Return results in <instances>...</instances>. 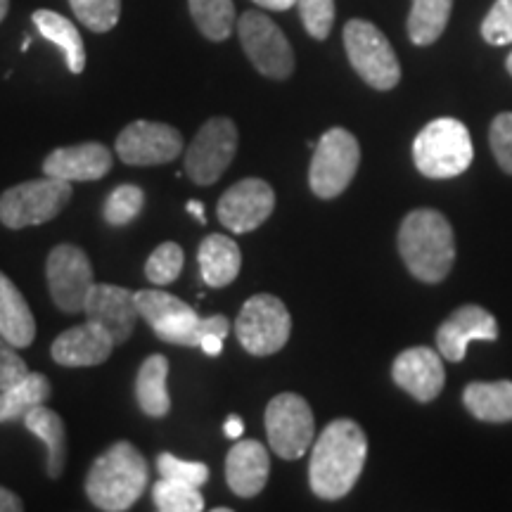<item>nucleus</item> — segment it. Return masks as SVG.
Returning <instances> with one entry per match:
<instances>
[{"instance_id":"4be33fe9","label":"nucleus","mask_w":512,"mask_h":512,"mask_svg":"<svg viewBox=\"0 0 512 512\" xmlns=\"http://www.w3.org/2000/svg\"><path fill=\"white\" fill-rule=\"evenodd\" d=\"M0 335L17 349L31 347L36 339L34 313L24 294L3 271H0Z\"/></svg>"},{"instance_id":"2f4dec72","label":"nucleus","mask_w":512,"mask_h":512,"mask_svg":"<svg viewBox=\"0 0 512 512\" xmlns=\"http://www.w3.org/2000/svg\"><path fill=\"white\" fill-rule=\"evenodd\" d=\"M145 207V192L138 185H119L110 192L105 200L102 214L110 226H126V223L136 221L138 214Z\"/></svg>"},{"instance_id":"f257e3e1","label":"nucleus","mask_w":512,"mask_h":512,"mask_svg":"<svg viewBox=\"0 0 512 512\" xmlns=\"http://www.w3.org/2000/svg\"><path fill=\"white\" fill-rule=\"evenodd\" d=\"M368 458V439L349 418L332 420L311 451L309 484L323 501H339L354 489Z\"/></svg>"},{"instance_id":"c85d7f7f","label":"nucleus","mask_w":512,"mask_h":512,"mask_svg":"<svg viewBox=\"0 0 512 512\" xmlns=\"http://www.w3.org/2000/svg\"><path fill=\"white\" fill-rule=\"evenodd\" d=\"M453 0H413L408 15V38L415 46L425 48L437 43L451 19Z\"/></svg>"},{"instance_id":"20e7f679","label":"nucleus","mask_w":512,"mask_h":512,"mask_svg":"<svg viewBox=\"0 0 512 512\" xmlns=\"http://www.w3.org/2000/svg\"><path fill=\"white\" fill-rule=\"evenodd\" d=\"M136 302L140 318L162 342L176 347H202V339L207 335L228 337L230 323L226 316L200 318L192 306L169 292L140 290L136 292Z\"/></svg>"},{"instance_id":"6ab92c4d","label":"nucleus","mask_w":512,"mask_h":512,"mask_svg":"<svg viewBox=\"0 0 512 512\" xmlns=\"http://www.w3.org/2000/svg\"><path fill=\"white\" fill-rule=\"evenodd\" d=\"M114 347H117V342L110 332L93 320H86V323L60 332L50 347V354H53L55 363L64 368H91L105 363L112 356Z\"/></svg>"},{"instance_id":"c03bdc74","label":"nucleus","mask_w":512,"mask_h":512,"mask_svg":"<svg viewBox=\"0 0 512 512\" xmlns=\"http://www.w3.org/2000/svg\"><path fill=\"white\" fill-rule=\"evenodd\" d=\"M188 211H190V214L195 216V219L200 221V223L207 221V219H204V214H207V211H204V204H202V202H197V200H190V202H188Z\"/></svg>"},{"instance_id":"39448f33","label":"nucleus","mask_w":512,"mask_h":512,"mask_svg":"<svg viewBox=\"0 0 512 512\" xmlns=\"http://www.w3.org/2000/svg\"><path fill=\"white\" fill-rule=\"evenodd\" d=\"M475 145L463 121L441 117L427 124L413 140V162L425 178L446 181L470 169Z\"/></svg>"},{"instance_id":"2eb2a0df","label":"nucleus","mask_w":512,"mask_h":512,"mask_svg":"<svg viewBox=\"0 0 512 512\" xmlns=\"http://www.w3.org/2000/svg\"><path fill=\"white\" fill-rule=\"evenodd\" d=\"M275 209V192L261 178H245L223 192L216 214L230 233H252Z\"/></svg>"},{"instance_id":"1a4fd4ad","label":"nucleus","mask_w":512,"mask_h":512,"mask_svg":"<svg viewBox=\"0 0 512 512\" xmlns=\"http://www.w3.org/2000/svg\"><path fill=\"white\" fill-rule=\"evenodd\" d=\"M235 332L247 354L271 356L278 354L290 339L292 316L273 294H254L240 309Z\"/></svg>"},{"instance_id":"ea45409f","label":"nucleus","mask_w":512,"mask_h":512,"mask_svg":"<svg viewBox=\"0 0 512 512\" xmlns=\"http://www.w3.org/2000/svg\"><path fill=\"white\" fill-rule=\"evenodd\" d=\"M19 510H24L22 498L12 494V491L5 489V486H0V512H19Z\"/></svg>"},{"instance_id":"a19ab883","label":"nucleus","mask_w":512,"mask_h":512,"mask_svg":"<svg viewBox=\"0 0 512 512\" xmlns=\"http://www.w3.org/2000/svg\"><path fill=\"white\" fill-rule=\"evenodd\" d=\"M223 432H226L228 439H240L245 434V422H242L240 415H230V418L223 422Z\"/></svg>"},{"instance_id":"393cba45","label":"nucleus","mask_w":512,"mask_h":512,"mask_svg":"<svg viewBox=\"0 0 512 512\" xmlns=\"http://www.w3.org/2000/svg\"><path fill=\"white\" fill-rule=\"evenodd\" d=\"M169 377V358L164 354H152L138 370L136 399L140 411L150 418H166L171 411V396L166 387Z\"/></svg>"},{"instance_id":"5701e85b","label":"nucleus","mask_w":512,"mask_h":512,"mask_svg":"<svg viewBox=\"0 0 512 512\" xmlns=\"http://www.w3.org/2000/svg\"><path fill=\"white\" fill-rule=\"evenodd\" d=\"M197 261H200L204 283L209 287H226L240 275L242 252L233 238L214 233L202 240Z\"/></svg>"},{"instance_id":"ddd939ff","label":"nucleus","mask_w":512,"mask_h":512,"mask_svg":"<svg viewBox=\"0 0 512 512\" xmlns=\"http://www.w3.org/2000/svg\"><path fill=\"white\" fill-rule=\"evenodd\" d=\"M48 290L55 306L64 313H83L86 297L95 285L93 266L86 252L76 245H57L46 264Z\"/></svg>"},{"instance_id":"a18cd8bd","label":"nucleus","mask_w":512,"mask_h":512,"mask_svg":"<svg viewBox=\"0 0 512 512\" xmlns=\"http://www.w3.org/2000/svg\"><path fill=\"white\" fill-rule=\"evenodd\" d=\"M10 10V0H0V22H3L5 15H8Z\"/></svg>"},{"instance_id":"b1692460","label":"nucleus","mask_w":512,"mask_h":512,"mask_svg":"<svg viewBox=\"0 0 512 512\" xmlns=\"http://www.w3.org/2000/svg\"><path fill=\"white\" fill-rule=\"evenodd\" d=\"M463 403L467 413L482 422H512V382H470L463 392Z\"/></svg>"},{"instance_id":"412c9836","label":"nucleus","mask_w":512,"mask_h":512,"mask_svg":"<svg viewBox=\"0 0 512 512\" xmlns=\"http://www.w3.org/2000/svg\"><path fill=\"white\" fill-rule=\"evenodd\" d=\"M268 472H271V458L259 441L238 439V444L228 451L226 482L235 496H259L268 482Z\"/></svg>"},{"instance_id":"6e6552de","label":"nucleus","mask_w":512,"mask_h":512,"mask_svg":"<svg viewBox=\"0 0 512 512\" xmlns=\"http://www.w3.org/2000/svg\"><path fill=\"white\" fill-rule=\"evenodd\" d=\"M72 200V183L46 176L12 185L0 195V223L12 230L53 221Z\"/></svg>"},{"instance_id":"7ed1b4c3","label":"nucleus","mask_w":512,"mask_h":512,"mask_svg":"<svg viewBox=\"0 0 512 512\" xmlns=\"http://www.w3.org/2000/svg\"><path fill=\"white\" fill-rule=\"evenodd\" d=\"M150 484L145 456L131 441H117L95 460L86 477V494L98 510L124 512L138 503Z\"/></svg>"},{"instance_id":"c9c22d12","label":"nucleus","mask_w":512,"mask_h":512,"mask_svg":"<svg viewBox=\"0 0 512 512\" xmlns=\"http://www.w3.org/2000/svg\"><path fill=\"white\" fill-rule=\"evenodd\" d=\"M157 470L162 479H174L190 486H202L209 479V467L204 463H192V460H181L171 453H159Z\"/></svg>"},{"instance_id":"dca6fc26","label":"nucleus","mask_w":512,"mask_h":512,"mask_svg":"<svg viewBox=\"0 0 512 512\" xmlns=\"http://www.w3.org/2000/svg\"><path fill=\"white\" fill-rule=\"evenodd\" d=\"M83 313H86V320H93L100 328L110 332L117 344L131 339L140 318L136 292H131L128 287L100 283H95L88 292Z\"/></svg>"},{"instance_id":"e433bc0d","label":"nucleus","mask_w":512,"mask_h":512,"mask_svg":"<svg viewBox=\"0 0 512 512\" xmlns=\"http://www.w3.org/2000/svg\"><path fill=\"white\" fill-rule=\"evenodd\" d=\"M482 38L489 46L512 43V0H496L482 22Z\"/></svg>"},{"instance_id":"0eeeda50","label":"nucleus","mask_w":512,"mask_h":512,"mask_svg":"<svg viewBox=\"0 0 512 512\" xmlns=\"http://www.w3.org/2000/svg\"><path fill=\"white\" fill-rule=\"evenodd\" d=\"M361 164V147L347 128H330L313 147L309 185L320 200H335L354 181Z\"/></svg>"},{"instance_id":"9d476101","label":"nucleus","mask_w":512,"mask_h":512,"mask_svg":"<svg viewBox=\"0 0 512 512\" xmlns=\"http://www.w3.org/2000/svg\"><path fill=\"white\" fill-rule=\"evenodd\" d=\"M268 444L280 458L299 460L316 437V420L304 396L283 392L266 406Z\"/></svg>"},{"instance_id":"de8ad7c7","label":"nucleus","mask_w":512,"mask_h":512,"mask_svg":"<svg viewBox=\"0 0 512 512\" xmlns=\"http://www.w3.org/2000/svg\"><path fill=\"white\" fill-rule=\"evenodd\" d=\"M29 46H31V38L27 36V38H24V43H22V53H27Z\"/></svg>"},{"instance_id":"c756f323","label":"nucleus","mask_w":512,"mask_h":512,"mask_svg":"<svg viewBox=\"0 0 512 512\" xmlns=\"http://www.w3.org/2000/svg\"><path fill=\"white\" fill-rule=\"evenodd\" d=\"M190 15L197 29L209 41H226L235 29V5L233 0H188Z\"/></svg>"},{"instance_id":"58836bf2","label":"nucleus","mask_w":512,"mask_h":512,"mask_svg":"<svg viewBox=\"0 0 512 512\" xmlns=\"http://www.w3.org/2000/svg\"><path fill=\"white\" fill-rule=\"evenodd\" d=\"M15 349L17 347H12L8 339L0 335V392L22 380L24 375H29L27 363Z\"/></svg>"},{"instance_id":"cd10ccee","label":"nucleus","mask_w":512,"mask_h":512,"mask_svg":"<svg viewBox=\"0 0 512 512\" xmlns=\"http://www.w3.org/2000/svg\"><path fill=\"white\" fill-rule=\"evenodd\" d=\"M34 24L46 41L55 43V46L62 50L69 72L81 74L83 69H86V48H83V38L79 34V29H76L67 17L57 15L53 10H36Z\"/></svg>"},{"instance_id":"f03ea898","label":"nucleus","mask_w":512,"mask_h":512,"mask_svg":"<svg viewBox=\"0 0 512 512\" xmlns=\"http://www.w3.org/2000/svg\"><path fill=\"white\" fill-rule=\"evenodd\" d=\"M399 254L408 273L420 283L446 280L456 261V238L451 223L437 209H415L399 228Z\"/></svg>"},{"instance_id":"72a5a7b5","label":"nucleus","mask_w":512,"mask_h":512,"mask_svg":"<svg viewBox=\"0 0 512 512\" xmlns=\"http://www.w3.org/2000/svg\"><path fill=\"white\" fill-rule=\"evenodd\" d=\"M183 264H185V254L181 245H176V242H162V245L150 254V259H147L145 275L147 280L157 287L171 285L178 275H181Z\"/></svg>"},{"instance_id":"a211bd4d","label":"nucleus","mask_w":512,"mask_h":512,"mask_svg":"<svg viewBox=\"0 0 512 512\" xmlns=\"http://www.w3.org/2000/svg\"><path fill=\"white\" fill-rule=\"evenodd\" d=\"M392 380L415 401L430 403L446 384L444 356L430 347H411L394 358Z\"/></svg>"},{"instance_id":"f8f14e48","label":"nucleus","mask_w":512,"mask_h":512,"mask_svg":"<svg viewBox=\"0 0 512 512\" xmlns=\"http://www.w3.org/2000/svg\"><path fill=\"white\" fill-rule=\"evenodd\" d=\"M238 152V128L228 117H214L202 124L185 152V174L197 185H211L226 174Z\"/></svg>"},{"instance_id":"423d86ee","label":"nucleus","mask_w":512,"mask_h":512,"mask_svg":"<svg viewBox=\"0 0 512 512\" xmlns=\"http://www.w3.org/2000/svg\"><path fill=\"white\" fill-rule=\"evenodd\" d=\"M344 48L354 67L375 91H392L401 81V64L387 36L366 19H349L344 27Z\"/></svg>"},{"instance_id":"aec40b11","label":"nucleus","mask_w":512,"mask_h":512,"mask_svg":"<svg viewBox=\"0 0 512 512\" xmlns=\"http://www.w3.org/2000/svg\"><path fill=\"white\" fill-rule=\"evenodd\" d=\"M112 152L102 143H81L72 147H60L50 152L43 162V174L60 178V181H100L112 171Z\"/></svg>"},{"instance_id":"f704fd0d","label":"nucleus","mask_w":512,"mask_h":512,"mask_svg":"<svg viewBox=\"0 0 512 512\" xmlns=\"http://www.w3.org/2000/svg\"><path fill=\"white\" fill-rule=\"evenodd\" d=\"M297 8L309 36L325 41L335 24V0H297Z\"/></svg>"},{"instance_id":"4468645a","label":"nucleus","mask_w":512,"mask_h":512,"mask_svg":"<svg viewBox=\"0 0 512 512\" xmlns=\"http://www.w3.org/2000/svg\"><path fill=\"white\" fill-rule=\"evenodd\" d=\"M183 152V136L162 121H133L117 138V155L131 166H157L174 162Z\"/></svg>"},{"instance_id":"f3484780","label":"nucleus","mask_w":512,"mask_h":512,"mask_svg":"<svg viewBox=\"0 0 512 512\" xmlns=\"http://www.w3.org/2000/svg\"><path fill=\"white\" fill-rule=\"evenodd\" d=\"M475 339L484 342H496L498 323L494 313H489L477 304L460 306L448 316L437 330V349L439 354L451 363H460L467 354V347Z\"/></svg>"},{"instance_id":"7c9ffc66","label":"nucleus","mask_w":512,"mask_h":512,"mask_svg":"<svg viewBox=\"0 0 512 512\" xmlns=\"http://www.w3.org/2000/svg\"><path fill=\"white\" fill-rule=\"evenodd\" d=\"M157 510L162 512H200L204 510V496L200 486H190L174 479H162L152 489Z\"/></svg>"},{"instance_id":"bb28decb","label":"nucleus","mask_w":512,"mask_h":512,"mask_svg":"<svg viewBox=\"0 0 512 512\" xmlns=\"http://www.w3.org/2000/svg\"><path fill=\"white\" fill-rule=\"evenodd\" d=\"M50 396H53V387H50V380L46 375H24L22 380L0 392V425L24 420L27 413L34 411V408L48 403Z\"/></svg>"},{"instance_id":"473e14b6","label":"nucleus","mask_w":512,"mask_h":512,"mask_svg":"<svg viewBox=\"0 0 512 512\" xmlns=\"http://www.w3.org/2000/svg\"><path fill=\"white\" fill-rule=\"evenodd\" d=\"M74 15L83 27L95 34H107L117 27L121 15V0H69Z\"/></svg>"},{"instance_id":"37998d69","label":"nucleus","mask_w":512,"mask_h":512,"mask_svg":"<svg viewBox=\"0 0 512 512\" xmlns=\"http://www.w3.org/2000/svg\"><path fill=\"white\" fill-rule=\"evenodd\" d=\"M254 3L261 5V8H266V10L285 12V10L294 8V5H297V0H254Z\"/></svg>"},{"instance_id":"a878e982","label":"nucleus","mask_w":512,"mask_h":512,"mask_svg":"<svg viewBox=\"0 0 512 512\" xmlns=\"http://www.w3.org/2000/svg\"><path fill=\"white\" fill-rule=\"evenodd\" d=\"M24 427L46 446V472L50 479H57L64 470V460H67V432H64V422L53 408L43 406L34 408L22 420Z\"/></svg>"},{"instance_id":"49530a36","label":"nucleus","mask_w":512,"mask_h":512,"mask_svg":"<svg viewBox=\"0 0 512 512\" xmlns=\"http://www.w3.org/2000/svg\"><path fill=\"white\" fill-rule=\"evenodd\" d=\"M505 69H508V74L512 76V53L508 55V60H505Z\"/></svg>"},{"instance_id":"4c0bfd02","label":"nucleus","mask_w":512,"mask_h":512,"mask_svg":"<svg viewBox=\"0 0 512 512\" xmlns=\"http://www.w3.org/2000/svg\"><path fill=\"white\" fill-rule=\"evenodd\" d=\"M489 145L496 162L505 174L512 176V112H503L491 121Z\"/></svg>"},{"instance_id":"79ce46f5","label":"nucleus","mask_w":512,"mask_h":512,"mask_svg":"<svg viewBox=\"0 0 512 512\" xmlns=\"http://www.w3.org/2000/svg\"><path fill=\"white\" fill-rule=\"evenodd\" d=\"M207 356H221L223 351V337L219 335H207L202 339V347H200Z\"/></svg>"},{"instance_id":"9b49d317","label":"nucleus","mask_w":512,"mask_h":512,"mask_svg":"<svg viewBox=\"0 0 512 512\" xmlns=\"http://www.w3.org/2000/svg\"><path fill=\"white\" fill-rule=\"evenodd\" d=\"M240 43L259 74L285 81L294 72V53L283 29L271 17L249 10L238 22Z\"/></svg>"}]
</instances>
